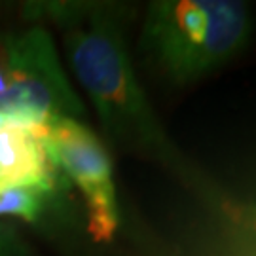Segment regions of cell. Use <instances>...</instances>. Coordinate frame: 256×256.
Returning a JSON list of instances; mask_svg holds the SVG:
<instances>
[{
  "label": "cell",
  "mask_w": 256,
  "mask_h": 256,
  "mask_svg": "<svg viewBox=\"0 0 256 256\" xmlns=\"http://www.w3.org/2000/svg\"><path fill=\"white\" fill-rule=\"evenodd\" d=\"M28 14L52 19L63 28L66 57L110 137L174 165L173 146L137 82L124 36L122 8L46 2L32 4Z\"/></svg>",
  "instance_id": "cell-1"
},
{
  "label": "cell",
  "mask_w": 256,
  "mask_h": 256,
  "mask_svg": "<svg viewBox=\"0 0 256 256\" xmlns=\"http://www.w3.org/2000/svg\"><path fill=\"white\" fill-rule=\"evenodd\" d=\"M250 30L245 2L160 0L146 10L140 50L169 82L186 86L232 61Z\"/></svg>",
  "instance_id": "cell-2"
},
{
  "label": "cell",
  "mask_w": 256,
  "mask_h": 256,
  "mask_svg": "<svg viewBox=\"0 0 256 256\" xmlns=\"http://www.w3.org/2000/svg\"><path fill=\"white\" fill-rule=\"evenodd\" d=\"M84 110L46 28L0 32V120H78Z\"/></svg>",
  "instance_id": "cell-3"
},
{
  "label": "cell",
  "mask_w": 256,
  "mask_h": 256,
  "mask_svg": "<svg viewBox=\"0 0 256 256\" xmlns=\"http://www.w3.org/2000/svg\"><path fill=\"white\" fill-rule=\"evenodd\" d=\"M44 144L57 169L80 188L92 236L97 241L112 239L120 216L112 164L102 142L78 120L55 118L46 124Z\"/></svg>",
  "instance_id": "cell-4"
},
{
  "label": "cell",
  "mask_w": 256,
  "mask_h": 256,
  "mask_svg": "<svg viewBox=\"0 0 256 256\" xmlns=\"http://www.w3.org/2000/svg\"><path fill=\"white\" fill-rule=\"evenodd\" d=\"M48 122L0 120V188L36 186L54 194L63 174L44 144Z\"/></svg>",
  "instance_id": "cell-5"
},
{
  "label": "cell",
  "mask_w": 256,
  "mask_h": 256,
  "mask_svg": "<svg viewBox=\"0 0 256 256\" xmlns=\"http://www.w3.org/2000/svg\"><path fill=\"white\" fill-rule=\"evenodd\" d=\"M48 196H52V192L36 186H2L0 216H19L27 222H34L44 209Z\"/></svg>",
  "instance_id": "cell-6"
},
{
  "label": "cell",
  "mask_w": 256,
  "mask_h": 256,
  "mask_svg": "<svg viewBox=\"0 0 256 256\" xmlns=\"http://www.w3.org/2000/svg\"><path fill=\"white\" fill-rule=\"evenodd\" d=\"M0 256H30L18 232L6 224H0Z\"/></svg>",
  "instance_id": "cell-7"
}]
</instances>
